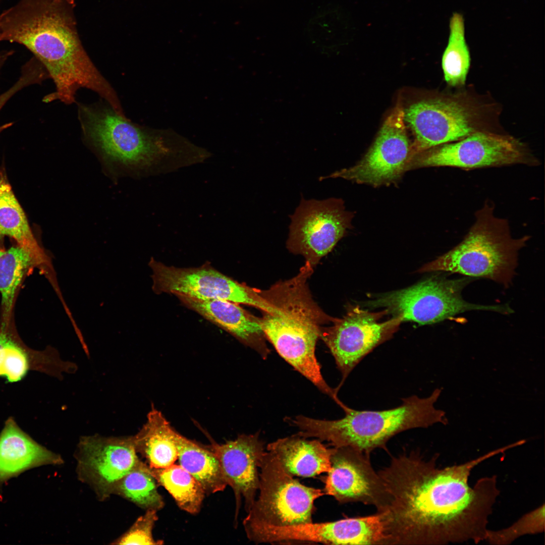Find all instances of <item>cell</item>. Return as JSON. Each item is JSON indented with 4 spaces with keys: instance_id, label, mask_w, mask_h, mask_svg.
Here are the masks:
<instances>
[{
    "instance_id": "obj_4",
    "label": "cell",
    "mask_w": 545,
    "mask_h": 545,
    "mask_svg": "<svg viewBox=\"0 0 545 545\" xmlns=\"http://www.w3.org/2000/svg\"><path fill=\"white\" fill-rule=\"evenodd\" d=\"M441 390L435 389L426 398L411 396L395 408L379 411L356 410L348 406L345 415L337 420H321L302 415L291 419L305 438L326 441L334 448L349 447L370 454L376 449L387 451L388 442L402 431L427 428L437 423L447 424L445 413L434 403Z\"/></svg>"
},
{
    "instance_id": "obj_17",
    "label": "cell",
    "mask_w": 545,
    "mask_h": 545,
    "mask_svg": "<svg viewBox=\"0 0 545 545\" xmlns=\"http://www.w3.org/2000/svg\"><path fill=\"white\" fill-rule=\"evenodd\" d=\"M186 307L233 336L265 359L270 353L258 317L239 304L226 300H203L177 295Z\"/></svg>"
},
{
    "instance_id": "obj_15",
    "label": "cell",
    "mask_w": 545,
    "mask_h": 545,
    "mask_svg": "<svg viewBox=\"0 0 545 545\" xmlns=\"http://www.w3.org/2000/svg\"><path fill=\"white\" fill-rule=\"evenodd\" d=\"M331 468L325 481L324 494L342 504L360 502L384 511L389 497L370 454L349 447L333 448Z\"/></svg>"
},
{
    "instance_id": "obj_31",
    "label": "cell",
    "mask_w": 545,
    "mask_h": 545,
    "mask_svg": "<svg viewBox=\"0 0 545 545\" xmlns=\"http://www.w3.org/2000/svg\"><path fill=\"white\" fill-rule=\"evenodd\" d=\"M0 1H1V0H0ZM0 57H1V56H0Z\"/></svg>"
},
{
    "instance_id": "obj_5",
    "label": "cell",
    "mask_w": 545,
    "mask_h": 545,
    "mask_svg": "<svg viewBox=\"0 0 545 545\" xmlns=\"http://www.w3.org/2000/svg\"><path fill=\"white\" fill-rule=\"evenodd\" d=\"M489 200L475 213V221L463 239L452 249L424 264L420 272L445 271L484 278L509 287L515 275L519 250L530 239L511 235L506 219L494 214Z\"/></svg>"
},
{
    "instance_id": "obj_11",
    "label": "cell",
    "mask_w": 545,
    "mask_h": 545,
    "mask_svg": "<svg viewBox=\"0 0 545 545\" xmlns=\"http://www.w3.org/2000/svg\"><path fill=\"white\" fill-rule=\"evenodd\" d=\"M290 217L287 248L314 268L350 228L352 214L341 199L302 197Z\"/></svg>"
},
{
    "instance_id": "obj_16",
    "label": "cell",
    "mask_w": 545,
    "mask_h": 545,
    "mask_svg": "<svg viewBox=\"0 0 545 545\" xmlns=\"http://www.w3.org/2000/svg\"><path fill=\"white\" fill-rule=\"evenodd\" d=\"M210 440L211 444L208 446L219 461L227 485L234 492L237 518L242 498L247 513L256 499L259 484L258 468L265 452L264 444L258 433L241 434L234 440L221 444Z\"/></svg>"
},
{
    "instance_id": "obj_27",
    "label": "cell",
    "mask_w": 545,
    "mask_h": 545,
    "mask_svg": "<svg viewBox=\"0 0 545 545\" xmlns=\"http://www.w3.org/2000/svg\"><path fill=\"white\" fill-rule=\"evenodd\" d=\"M544 504L525 514L512 525L498 530L488 529L484 540L493 545H507L527 534L544 530Z\"/></svg>"
},
{
    "instance_id": "obj_3",
    "label": "cell",
    "mask_w": 545,
    "mask_h": 545,
    "mask_svg": "<svg viewBox=\"0 0 545 545\" xmlns=\"http://www.w3.org/2000/svg\"><path fill=\"white\" fill-rule=\"evenodd\" d=\"M85 137L113 160L153 174H167L203 162L206 149L171 129L136 124L110 106L78 105Z\"/></svg>"
},
{
    "instance_id": "obj_28",
    "label": "cell",
    "mask_w": 545,
    "mask_h": 545,
    "mask_svg": "<svg viewBox=\"0 0 545 545\" xmlns=\"http://www.w3.org/2000/svg\"><path fill=\"white\" fill-rule=\"evenodd\" d=\"M30 367L27 351L5 333L0 341V377L9 383L22 379Z\"/></svg>"
},
{
    "instance_id": "obj_2",
    "label": "cell",
    "mask_w": 545,
    "mask_h": 545,
    "mask_svg": "<svg viewBox=\"0 0 545 545\" xmlns=\"http://www.w3.org/2000/svg\"><path fill=\"white\" fill-rule=\"evenodd\" d=\"M75 0H20L0 15V41L17 42L31 51L67 98L89 88L100 73L84 48L75 17Z\"/></svg>"
},
{
    "instance_id": "obj_20",
    "label": "cell",
    "mask_w": 545,
    "mask_h": 545,
    "mask_svg": "<svg viewBox=\"0 0 545 545\" xmlns=\"http://www.w3.org/2000/svg\"><path fill=\"white\" fill-rule=\"evenodd\" d=\"M177 432L162 413L152 406L146 422L134 435L136 451L150 468L168 467L178 460Z\"/></svg>"
},
{
    "instance_id": "obj_24",
    "label": "cell",
    "mask_w": 545,
    "mask_h": 545,
    "mask_svg": "<svg viewBox=\"0 0 545 545\" xmlns=\"http://www.w3.org/2000/svg\"><path fill=\"white\" fill-rule=\"evenodd\" d=\"M449 28L448 42L442 60L444 79L451 86H462L469 69L470 56L465 39L464 19L461 14H452Z\"/></svg>"
},
{
    "instance_id": "obj_26",
    "label": "cell",
    "mask_w": 545,
    "mask_h": 545,
    "mask_svg": "<svg viewBox=\"0 0 545 545\" xmlns=\"http://www.w3.org/2000/svg\"><path fill=\"white\" fill-rule=\"evenodd\" d=\"M38 264L33 255L17 245L0 249V294L5 317L10 313L16 290L28 269Z\"/></svg>"
},
{
    "instance_id": "obj_30",
    "label": "cell",
    "mask_w": 545,
    "mask_h": 545,
    "mask_svg": "<svg viewBox=\"0 0 545 545\" xmlns=\"http://www.w3.org/2000/svg\"><path fill=\"white\" fill-rule=\"evenodd\" d=\"M7 57L4 54L0 57V68ZM44 79V74L41 69L34 63L28 62L22 68V75L17 82L9 90L0 95V110L18 91L29 85L40 83ZM13 124L8 123L0 126V133L11 127Z\"/></svg>"
},
{
    "instance_id": "obj_9",
    "label": "cell",
    "mask_w": 545,
    "mask_h": 545,
    "mask_svg": "<svg viewBox=\"0 0 545 545\" xmlns=\"http://www.w3.org/2000/svg\"><path fill=\"white\" fill-rule=\"evenodd\" d=\"M539 164L538 159L517 139L482 130L416 154L410 160L407 171L425 167H447L469 170Z\"/></svg>"
},
{
    "instance_id": "obj_21",
    "label": "cell",
    "mask_w": 545,
    "mask_h": 545,
    "mask_svg": "<svg viewBox=\"0 0 545 545\" xmlns=\"http://www.w3.org/2000/svg\"><path fill=\"white\" fill-rule=\"evenodd\" d=\"M5 236L14 239L18 245L29 251L38 264L49 265V259L36 240L6 173L0 170V238Z\"/></svg>"
},
{
    "instance_id": "obj_19",
    "label": "cell",
    "mask_w": 545,
    "mask_h": 545,
    "mask_svg": "<svg viewBox=\"0 0 545 545\" xmlns=\"http://www.w3.org/2000/svg\"><path fill=\"white\" fill-rule=\"evenodd\" d=\"M267 451L275 455L290 475L312 477L331 468L333 448H327L317 439L307 440L298 434L269 444Z\"/></svg>"
},
{
    "instance_id": "obj_14",
    "label": "cell",
    "mask_w": 545,
    "mask_h": 545,
    "mask_svg": "<svg viewBox=\"0 0 545 545\" xmlns=\"http://www.w3.org/2000/svg\"><path fill=\"white\" fill-rule=\"evenodd\" d=\"M78 479L103 501L114 495L120 480L141 461L134 436L81 437L75 452Z\"/></svg>"
},
{
    "instance_id": "obj_18",
    "label": "cell",
    "mask_w": 545,
    "mask_h": 545,
    "mask_svg": "<svg viewBox=\"0 0 545 545\" xmlns=\"http://www.w3.org/2000/svg\"><path fill=\"white\" fill-rule=\"evenodd\" d=\"M64 460L37 443L10 418L0 433V484L31 468L61 465Z\"/></svg>"
},
{
    "instance_id": "obj_22",
    "label": "cell",
    "mask_w": 545,
    "mask_h": 545,
    "mask_svg": "<svg viewBox=\"0 0 545 545\" xmlns=\"http://www.w3.org/2000/svg\"><path fill=\"white\" fill-rule=\"evenodd\" d=\"M179 465L200 484L206 495L223 491L228 486L219 461L208 445L200 444L177 432Z\"/></svg>"
},
{
    "instance_id": "obj_23",
    "label": "cell",
    "mask_w": 545,
    "mask_h": 545,
    "mask_svg": "<svg viewBox=\"0 0 545 545\" xmlns=\"http://www.w3.org/2000/svg\"><path fill=\"white\" fill-rule=\"evenodd\" d=\"M150 469L157 484L169 492L179 508L192 515L200 512L206 494L186 470L175 463L165 468Z\"/></svg>"
},
{
    "instance_id": "obj_8",
    "label": "cell",
    "mask_w": 545,
    "mask_h": 545,
    "mask_svg": "<svg viewBox=\"0 0 545 545\" xmlns=\"http://www.w3.org/2000/svg\"><path fill=\"white\" fill-rule=\"evenodd\" d=\"M258 467L259 494L243 522L278 526L312 522L314 502L324 492L294 479L269 452H264Z\"/></svg>"
},
{
    "instance_id": "obj_12",
    "label": "cell",
    "mask_w": 545,
    "mask_h": 545,
    "mask_svg": "<svg viewBox=\"0 0 545 545\" xmlns=\"http://www.w3.org/2000/svg\"><path fill=\"white\" fill-rule=\"evenodd\" d=\"M387 314L385 309L375 312L353 306L342 318H336L331 326L321 327L319 338L330 350L342 376L337 392L357 364L399 329L402 322L399 317L379 321Z\"/></svg>"
},
{
    "instance_id": "obj_6",
    "label": "cell",
    "mask_w": 545,
    "mask_h": 545,
    "mask_svg": "<svg viewBox=\"0 0 545 545\" xmlns=\"http://www.w3.org/2000/svg\"><path fill=\"white\" fill-rule=\"evenodd\" d=\"M473 278L449 279L435 276L411 287L384 293L368 302L373 308H384L402 321L420 324L437 323L472 310L490 311L508 315L513 310L507 304L481 305L463 299L462 292Z\"/></svg>"
},
{
    "instance_id": "obj_1",
    "label": "cell",
    "mask_w": 545,
    "mask_h": 545,
    "mask_svg": "<svg viewBox=\"0 0 545 545\" xmlns=\"http://www.w3.org/2000/svg\"><path fill=\"white\" fill-rule=\"evenodd\" d=\"M513 444L492 450L459 465L440 468L437 455L428 460L419 452L391 456L378 471L389 497L377 512L388 544L442 545L484 540L488 517L500 494L497 476L468 483L479 464L513 448Z\"/></svg>"
},
{
    "instance_id": "obj_29",
    "label": "cell",
    "mask_w": 545,
    "mask_h": 545,
    "mask_svg": "<svg viewBox=\"0 0 545 545\" xmlns=\"http://www.w3.org/2000/svg\"><path fill=\"white\" fill-rule=\"evenodd\" d=\"M157 511L147 510L138 517L131 527L112 543L114 544H161L163 540H156L153 530L158 519Z\"/></svg>"
},
{
    "instance_id": "obj_25",
    "label": "cell",
    "mask_w": 545,
    "mask_h": 545,
    "mask_svg": "<svg viewBox=\"0 0 545 545\" xmlns=\"http://www.w3.org/2000/svg\"><path fill=\"white\" fill-rule=\"evenodd\" d=\"M158 484L149 467L142 461L118 482L114 495H118L145 510L159 511L165 506Z\"/></svg>"
},
{
    "instance_id": "obj_7",
    "label": "cell",
    "mask_w": 545,
    "mask_h": 545,
    "mask_svg": "<svg viewBox=\"0 0 545 545\" xmlns=\"http://www.w3.org/2000/svg\"><path fill=\"white\" fill-rule=\"evenodd\" d=\"M479 105L464 94H455L421 100L404 109L406 125L414 137L412 157L432 147L485 130Z\"/></svg>"
},
{
    "instance_id": "obj_10",
    "label": "cell",
    "mask_w": 545,
    "mask_h": 545,
    "mask_svg": "<svg viewBox=\"0 0 545 545\" xmlns=\"http://www.w3.org/2000/svg\"><path fill=\"white\" fill-rule=\"evenodd\" d=\"M152 289L157 294L181 295L203 300H221L249 305L262 312L276 309L257 292V289L240 283L205 262L199 267H177L154 258L148 262Z\"/></svg>"
},
{
    "instance_id": "obj_13",
    "label": "cell",
    "mask_w": 545,
    "mask_h": 545,
    "mask_svg": "<svg viewBox=\"0 0 545 545\" xmlns=\"http://www.w3.org/2000/svg\"><path fill=\"white\" fill-rule=\"evenodd\" d=\"M411 144L404 121V109L399 101L363 157L355 165L320 177V180L341 178L374 187L390 184L407 171L412 157Z\"/></svg>"
}]
</instances>
